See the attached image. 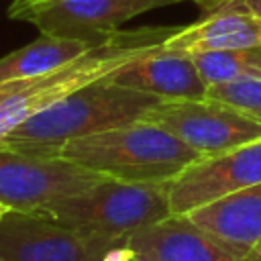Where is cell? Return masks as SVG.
<instances>
[{
  "mask_svg": "<svg viewBox=\"0 0 261 261\" xmlns=\"http://www.w3.org/2000/svg\"><path fill=\"white\" fill-rule=\"evenodd\" d=\"M159 102L161 98L118 86L106 75L20 122L0 141V147L55 155L73 139L143 120Z\"/></svg>",
  "mask_w": 261,
  "mask_h": 261,
  "instance_id": "6da1fadb",
  "label": "cell"
},
{
  "mask_svg": "<svg viewBox=\"0 0 261 261\" xmlns=\"http://www.w3.org/2000/svg\"><path fill=\"white\" fill-rule=\"evenodd\" d=\"M55 155L120 181H173L202 159L198 151L147 120L73 139Z\"/></svg>",
  "mask_w": 261,
  "mask_h": 261,
  "instance_id": "7a4b0ae2",
  "label": "cell"
},
{
  "mask_svg": "<svg viewBox=\"0 0 261 261\" xmlns=\"http://www.w3.org/2000/svg\"><path fill=\"white\" fill-rule=\"evenodd\" d=\"M90 239L124 241L171 216L169 181L104 179L35 212Z\"/></svg>",
  "mask_w": 261,
  "mask_h": 261,
  "instance_id": "3957f363",
  "label": "cell"
},
{
  "mask_svg": "<svg viewBox=\"0 0 261 261\" xmlns=\"http://www.w3.org/2000/svg\"><path fill=\"white\" fill-rule=\"evenodd\" d=\"M104 179L108 177L61 155L0 147V204L8 210L39 212Z\"/></svg>",
  "mask_w": 261,
  "mask_h": 261,
  "instance_id": "277c9868",
  "label": "cell"
},
{
  "mask_svg": "<svg viewBox=\"0 0 261 261\" xmlns=\"http://www.w3.org/2000/svg\"><path fill=\"white\" fill-rule=\"evenodd\" d=\"M175 2L181 0H14L8 16L35 24L43 35L96 45L137 14Z\"/></svg>",
  "mask_w": 261,
  "mask_h": 261,
  "instance_id": "5b68a950",
  "label": "cell"
},
{
  "mask_svg": "<svg viewBox=\"0 0 261 261\" xmlns=\"http://www.w3.org/2000/svg\"><path fill=\"white\" fill-rule=\"evenodd\" d=\"M143 120L165 128L202 157H214L261 139L257 120L208 96L200 100H161Z\"/></svg>",
  "mask_w": 261,
  "mask_h": 261,
  "instance_id": "8992f818",
  "label": "cell"
},
{
  "mask_svg": "<svg viewBox=\"0 0 261 261\" xmlns=\"http://www.w3.org/2000/svg\"><path fill=\"white\" fill-rule=\"evenodd\" d=\"M120 243L84 237L35 212L8 210L0 218L4 261H100Z\"/></svg>",
  "mask_w": 261,
  "mask_h": 261,
  "instance_id": "52a82bcc",
  "label": "cell"
},
{
  "mask_svg": "<svg viewBox=\"0 0 261 261\" xmlns=\"http://www.w3.org/2000/svg\"><path fill=\"white\" fill-rule=\"evenodd\" d=\"M255 184H261V139L214 157H202L169 181L171 214H188L198 206Z\"/></svg>",
  "mask_w": 261,
  "mask_h": 261,
  "instance_id": "ba28073f",
  "label": "cell"
},
{
  "mask_svg": "<svg viewBox=\"0 0 261 261\" xmlns=\"http://www.w3.org/2000/svg\"><path fill=\"white\" fill-rule=\"evenodd\" d=\"M202 16L188 27H179L163 49L179 53H208L261 45V18L243 0H194Z\"/></svg>",
  "mask_w": 261,
  "mask_h": 261,
  "instance_id": "9c48e42d",
  "label": "cell"
},
{
  "mask_svg": "<svg viewBox=\"0 0 261 261\" xmlns=\"http://www.w3.org/2000/svg\"><path fill=\"white\" fill-rule=\"evenodd\" d=\"M110 80L161 100H200L208 92L194 55L167 51L163 45L126 61L110 73Z\"/></svg>",
  "mask_w": 261,
  "mask_h": 261,
  "instance_id": "30bf717a",
  "label": "cell"
},
{
  "mask_svg": "<svg viewBox=\"0 0 261 261\" xmlns=\"http://www.w3.org/2000/svg\"><path fill=\"white\" fill-rule=\"evenodd\" d=\"M124 245L143 261H239L184 214H171L133 232Z\"/></svg>",
  "mask_w": 261,
  "mask_h": 261,
  "instance_id": "8fae6325",
  "label": "cell"
},
{
  "mask_svg": "<svg viewBox=\"0 0 261 261\" xmlns=\"http://www.w3.org/2000/svg\"><path fill=\"white\" fill-rule=\"evenodd\" d=\"M184 216L243 259L261 239V184L230 192Z\"/></svg>",
  "mask_w": 261,
  "mask_h": 261,
  "instance_id": "7c38bea8",
  "label": "cell"
},
{
  "mask_svg": "<svg viewBox=\"0 0 261 261\" xmlns=\"http://www.w3.org/2000/svg\"><path fill=\"white\" fill-rule=\"evenodd\" d=\"M90 47H94V45L88 41L53 37V35L41 33L29 45L0 57V84L27 80V77L45 73L49 69H55L63 63L80 57Z\"/></svg>",
  "mask_w": 261,
  "mask_h": 261,
  "instance_id": "4fadbf2b",
  "label": "cell"
},
{
  "mask_svg": "<svg viewBox=\"0 0 261 261\" xmlns=\"http://www.w3.org/2000/svg\"><path fill=\"white\" fill-rule=\"evenodd\" d=\"M194 61L208 86L241 77H261V45L196 53Z\"/></svg>",
  "mask_w": 261,
  "mask_h": 261,
  "instance_id": "5bb4252c",
  "label": "cell"
},
{
  "mask_svg": "<svg viewBox=\"0 0 261 261\" xmlns=\"http://www.w3.org/2000/svg\"><path fill=\"white\" fill-rule=\"evenodd\" d=\"M208 98L224 102L261 124V77H241L208 86Z\"/></svg>",
  "mask_w": 261,
  "mask_h": 261,
  "instance_id": "9a60e30c",
  "label": "cell"
},
{
  "mask_svg": "<svg viewBox=\"0 0 261 261\" xmlns=\"http://www.w3.org/2000/svg\"><path fill=\"white\" fill-rule=\"evenodd\" d=\"M100 261H143V259H139V257L133 253L130 247H126L124 243H120V245L112 247Z\"/></svg>",
  "mask_w": 261,
  "mask_h": 261,
  "instance_id": "2e32d148",
  "label": "cell"
},
{
  "mask_svg": "<svg viewBox=\"0 0 261 261\" xmlns=\"http://www.w3.org/2000/svg\"><path fill=\"white\" fill-rule=\"evenodd\" d=\"M239 261H261V239H259L257 245H255L243 259H239Z\"/></svg>",
  "mask_w": 261,
  "mask_h": 261,
  "instance_id": "e0dca14e",
  "label": "cell"
},
{
  "mask_svg": "<svg viewBox=\"0 0 261 261\" xmlns=\"http://www.w3.org/2000/svg\"><path fill=\"white\" fill-rule=\"evenodd\" d=\"M243 2H245V6H247L255 16L261 18V0H243Z\"/></svg>",
  "mask_w": 261,
  "mask_h": 261,
  "instance_id": "ac0fdd59",
  "label": "cell"
},
{
  "mask_svg": "<svg viewBox=\"0 0 261 261\" xmlns=\"http://www.w3.org/2000/svg\"><path fill=\"white\" fill-rule=\"evenodd\" d=\"M6 212H8V208H6V206H4V204H0V218H2V216H4V214H6Z\"/></svg>",
  "mask_w": 261,
  "mask_h": 261,
  "instance_id": "d6986e66",
  "label": "cell"
},
{
  "mask_svg": "<svg viewBox=\"0 0 261 261\" xmlns=\"http://www.w3.org/2000/svg\"><path fill=\"white\" fill-rule=\"evenodd\" d=\"M0 261H4V259H0Z\"/></svg>",
  "mask_w": 261,
  "mask_h": 261,
  "instance_id": "ffe728a7",
  "label": "cell"
}]
</instances>
